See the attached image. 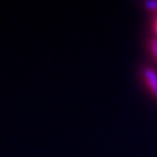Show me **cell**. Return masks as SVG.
Segmentation results:
<instances>
[{
  "instance_id": "1",
  "label": "cell",
  "mask_w": 157,
  "mask_h": 157,
  "mask_svg": "<svg viewBox=\"0 0 157 157\" xmlns=\"http://www.w3.org/2000/svg\"><path fill=\"white\" fill-rule=\"evenodd\" d=\"M145 78L146 81L152 90V93L157 97V74L153 69H150V68H146L145 69Z\"/></svg>"
},
{
  "instance_id": "2",
  "label": "cell",
  "mask_w": 157,
  "mask_h": 157,
  "mask_svg": "<svg viewBox=\"0 0 157 157\" xmlns=\"http://www.w3.org/2000/svg\"><path fill=\"white\" fill-rule=\"evenodd\" d=\"M152 51H153V55L157 57V40L152 41Z\"/></svg>"
},
{
  "instance_id": "3",
  "label": "cell",
  "mask_w": 157,
  "mask_h": 157,
  "mask_svg": "<svg viewBox=\"0 0 157 157\" xmlns=\"http://www.w3.org/2000/svg\"><path fill=\"white\" fill-rule=\"evenodd\" d=\"M156 30H157V24H156Z\"/></svg>"
}]
</instances>
